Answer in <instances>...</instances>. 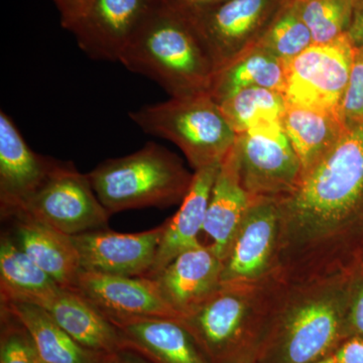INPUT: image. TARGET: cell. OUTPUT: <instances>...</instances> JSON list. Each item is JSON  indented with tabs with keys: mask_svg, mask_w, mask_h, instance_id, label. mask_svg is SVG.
Instances as JSON below:
<instances>
[{
	"mask_svg": "<svg viewBox=\"0 0 363 363\" xmlns=\"http://www.w3.org/2000/svg\"><path fill=\"white\" fill-rule=\"evenodd\" d=\"M354 50L345 33L328 44H313L286 62V104L340 116Z\"/></svg>",
	"mask_w": 363,
	"mask_h": 363,
	"instance_id": "obj_10",
	"label": "cell"
},
{
	"mask_svg": "<svg viewBox=\"0 0 363 363\" xmlns=\"http://www.w3.org/2000/svg\"><path fill=\"white\" fill-rule=\"evenodd\" d=\"M40 307L86 350L102 354L123 350L116 327L73 289L62 286Z\"/></svg>",
	"mask_w": 363,
	"mask_h": 363,
	"instance_id": "obj_20",
	"label": "cell"
},
{
	"mask_svg": "<svg viewBox=\"0 0 363 363\" xmlns=\"http://www.w3.org/2000/svg\"><path fill=\"white\" fill-rule=\"evenodd\" d=\"M350 272L286 281L255 363H316L333 355L346 339Z\"/></svg>",
	"mask_w": 363,
	"mask_h": 363,
	"instance_id": "obj_2",
	"label": "cell"
},
{
	"mask_svg": "<svg viewBox=\"0 0 363 363\" xmlns=\"http://www.w3.org/2000/svg\"><path fill=\"white\" fill-rule=\"evenodd\" d=\"M288 2L225 0L199 13L183 16L197 33L216 74L255 51Z\"/></svg>",
	"mask_w": 363,
	"mask_h": 363,
	"instance_id": "obj_7",
	"label": "cell"
},
{
	"mask_svg": "<svg viewBox=\"0 0 363 363\" xmlns=\"http://www.w3.org/2000/svg\"><path fill=\"white\" fill-rule=\"evenodd\" d=\"M58 9L61 25L67 30L85 13L92 0H52Z\"/></svg>",
	"mask_w": 363,
	"mask_h": 363,
	"instance_id": "obj_32",
	"label": "cell"
},
{
	"mask_svg": "<svg viewBox=\"0 0 363 363\" xmlns=\"http://www.w3.org/2000/svg\"><path fill=\"white\" fill-rule=\"evenodd\" d=\"M313 44L311 32L298 14L295 1L289 0L257 49L264 50L286 63Z\"/></svg>",
	"mask_w": 363,
	"mask_h": 363,
	"instance_id": "obj_28",
	"label": "cell"
},
{
	"mask_svg": "<svg viewBox=\"0 0 363 363\" xmlns=\"http://www.w3.org/2000/svg\"><path fill=\"white\" fill-rule=\"evenodd\" d=\"M225 0H162L164 6L182 16H191L199 13Z\"/></svg>",
	"mask_w": 363,
	"mask_h": 363,
	"instance_id": "obj_34",
	"label": "cell"
},
{
	"mask_svg": "<svg viewBox=\"0 0 363 363\" xmlns=\"http://www.w3.org/2000/svg\"><path fill=\"white\" fill-rule=\"evenodd\" d=\"M32 336L40 360L45 363H98L102 353L86 350L61 328L49 313L30 303H1Z\"/></svg>",
	"mask_w": 363,
	"mask_h": 363,
	"instance_id": "obj_23",
	"label": "cell"
},
{
	"mask_svg": "<svg viewBox=\"0 0 363 363\" xmlns=\"http://www.w3.org/2000/svg\"><path fill=\"white\" fill-rule=\"evenodd\" d=\"M241 186L252 199H284L302 181V166L281 121L255 124L233 147Z\"/></svg>",
	"mask_w": 363,
	"mask_h": 363,
	"instance_id": "obj_8",
	"label": "cell"
},
{
	"mask_svg": "<svg viewBox=\"0 0 363 363\" xmlns=\"http://www.w3.org/2000/svg\"><path fill=\"white\" fill-rule=\"evenodd\" d=\"M119 63L175 98L210 93L213 64L192 26L162 4L135 33Z\"/></svg>",
	"mask_w": 363,
	"mask_h": 363,
	"instance_id": "obj_4",
	"label": "cell"
},
{
	"mask_svg": "<svg viewBox=\"0 0 363 363\" xmlns=\"http://www.w3.org/2000/svg\"><path fill=\"white\" fill-rule=\"evenodd\" d=\"M340 117L346 128L363 121V47L354 50L350 83L341 104Z\"/></svg>",
	"mask_w": 363,
	"mask_h": 363,
	"instance_id": "obj_30",
	"label": "cell"
},
{
	"mask_svg": "<svg viewBox=\"0 0 363 363\" xmlns=\"http://www.w3.org/2000/svg\"><path fill=\"white\" fill-rule=\"evenodd\" d=\"M164 231V223L138 233L97 229L72 235L83 271L113 276L147 277Z\"/></svg>",
	"mask_w": 363,
	"mask_h": 363,
	"instance_id": "obj_14",
	"label": "cell"
},
{
	"mask_svg": "<svg viewBox=\"0 0 363 363\" xmlns=\"http://www.w3.org/2000/svg\"><path fill=\"white\" fill-rule=\"evenodd\" d=\"M109 214L138 208H166L187 195L194 173L180 157L156 143L121 157L100 162L87 174Z\"/></svg>",
	"mask_w": 363,
	"mask_h": 363,
	"instance_id": "obj_5",
	"label": "cell"
},
{
	"mask_svg": "<svg viewBox=\"0 0 363 363\" xmlns=\"http://www.w3.org/2000/svg\"><path fill=\"white\" fill-rule=\"evenodd\" d=\"M218 104L236 135L262 121H281L286 108L283 93L260 87L238 91Z\"/></svg>",
	"mask_w": 363,
	"mask_h": 363,
	"instance_id": "obj_26",
	"label": "cell"
},
{
	"mask_svg": "<svg viewBox=\"0 0 363 363\" xmlns=\"http://www.w3.org/2000/svg\"><path fill=\"white\" fill-rule=\"evenodd\" d=\"M359 262H363V255H362V259H360V260H359Z\"/></svg>",
	"mask_w": 363,
	"mask_h": 363,
	"instance_id": "obj_39",
	"label": "cell"
},
{
	"mask_svg": "<svg viewBox=\"0 0 363 363\" xmlns=\"http://www.w3.org/2000/svg\"><path fill=\"white\" fill-rule=\"evenodd\" d=\"M252 200L241 186L233 147L221 162L217 174L203 228V233H206L209 240L207 247L211 248L222 262L230 250Z\"/></svg>",
	"mask_w": 363,
	"mask_h": 363,
	"instance_id": "obj_19",
	"label": "cell"
},
{
	"mask_svg": "<svg viewBox=\"0 0 363 363\" xmlns=\"http://www.w3.org/2000/svg\"><path fill=\"white\" fill-rule=\"evenodd\" d=\"M316 363H335V362H334L333 355H330V357L324 358V359L320 360V362Z\"/></svg>",
	"mask_w": 363,
	"mask_h": 363,
	"instance_id": "obj_37",
	"label": "cell"
},
{
	"mask_svg": "<svg viewBox=\"0 0 363 363\" xmlns=\"http://www.w3.org/2000/svg\"><path fill=\"white\" fill-rule=\"evenodd\" d=\"M162 0H92L69 32L91 59L119 62Z\"/></svg>",
	"mask_w": 363,
	"mask_h": 363,
	"instance_id": "obj_12",
	"label": "cell"
},
{
	"mask_svg": "<svg viewBox=\"0 0 363 363\" xmlns=\"http://www.w3.org/2000/svg\"><path fill=\"white\" fill-rule=\"evenodd\" d=\"M250 87L267 88L281 93L286 89V66L264 50L257 49L215 74L210 94L217 104Z\"/></svg>",
	"mask_w": 363,
	"mask_h": 363,
	"instance_id": "obj_25",
	"label": "cell"
},
{
	"mask_svg": "<svg viewBox=\"0 0 363 363\" xmlns=\"http://www.w3.org/2000/svg\"><path fill=\"white\" fill-rule=\"evenodd\" d=\"M113 325L123 348L152 363H212L179 319L140 318Z\"/></svg>",
	"mask_w": 363,
	"mask_h": 363,
	"instance_id": "obj_16",
	"label": "cell"
},
{
	"mask_svg": "<svg viewBox=\"0 0 363 363\" xmlns=\"http://www.w3.org/2000/svg\"><path fill=\"white\" fill-rule=\"evenodd\" d=\"M13 218L18 247L59 286L73 288L83 269L72 236L30 217Z\"/></svg>",
	"mask_w": 363,
	"mask_h": 363,
	"instance_id": "obj_21",
	"label": "cell"
},
{
	"mask_svg": "<svg viewBox=\"0 0 363 363\" xmlns=\"http://www.w3.org/2000/svg\"><path fill=\"white\" fill-rule=\"evenodd\" d=\"M286 281L221 284L179 320L212 363H255Z\"/></svg>",
	"mask_w": 363,
	"mask_h": 363,
	"instance_id": "obj_3",
	"label": "cell"
},
{
	"mask_svg": "<svg viewBox=\"0 0 363 363\" xmlns=\"http://www.w3.org/2000/svg\"><path fill=\"white\" fill-rule=\"evenodd\" d=\"M220 166L221 164H214L194 172L192 184L180 209L164 222V234L147 274L149 278H156L182 252L201 245L199 234L204 228L210 196Z\"/></svg>",
	"mask_w": 363,
	"mask_h": 363,
	"instance_id": "obj_18",
	"label": "cell"
},
{
	"mask_svg": "<svg viewBox=\"0 0 363 363\" xmlns=\"http://www.w3.org/2000/svg\"><path fill=\"white\" fill-rule=\"evenodd\" d=\"M279 210L274 199H253L222 262L221 284L255 283L277 272Z\"/></svg>",
	"mask_w": 363,
	"mask_h": 363,
	"instance_id": "obj_11",
	"label": "cell"
},
{
	"mask_svg": "<svg viewBox=\"0 0 363 363\" xmlns=\"http://www.w3.org/2000/svg\"><path fill=\"white\" fill-rule=\"evenodd\" d=\"M98 363H152L135 351L123 348L116 352L102 354Z\"/></svg>",
	"mask_w": 363,
	"mask_h": 363,
	"instance_id": "obj_36",
	"label": "cell"
},
{
	"mask_svg": "<svg viewBox=\"0 0 363 363\" xmlns=\"http://www.w3.org/2000/svg\"><path fill=\"white\" fill-rule=\"evenodd\" d=\"M221 259L201 243L179 255L155 279L181 317L221 286Z\"/></svg>",
	"mask_w": 363,
	"mask_h": 363,
	"instance_id": "obj_17",
	"label": "cell"
},
{
	"mask_svg": "<svg viewBox=\"0 0 363 363\" xmlns=\"http://www.w3.org/2000/svg\"><path fill=\"white\" fill-rule=\"evenodd\" d=\"M333 357L335 363H363V338H346Z\"/></svg>",
	"mask_w": 363,
	"mask_h": 363,
	"instance_id": "obj_33",
	"label": "cell"
},
{
	"mask_svg": "<svg viewBox=\"0 0 363 363\" xmlns=\"http://www.w3.org/2000/svg\"><path fill=\"white\" fill-rule=\"evenodd\" d=\"M347 35L355 48L363 47V0H357Z\"/></svg>",
	"mask_w": 363,
	"mask_h": 363,
	"instance_id": "obj_35",
	"label": "cell"
},
{
	"mask_svg": "<svg viewBox=\"0 0 363 363\" xmlns=\"http://www.w3.org/2000/svg\"><path fill=\"white\" fill-rule=\"evenodd\" d=\"M281 124L300 160L303 177L330 152L347 130L336 114L288 104Z\"/></svg>",
	"mask_w": 363,
	"mask_h": 363,
	"instance_id": "obj_22",
	"label": "cell"
},
{
	"mask_svg": "<svg viewBox=\"0 0 363 363\" xmlns=\"http://www.w3.org/2000/svg\"><path fill=\"white\" fill-rule=\"evenodd\" d=\"M149 135L175 143L195 171L220 164L233 150L236 133L210 93L175 98L130 112Z\"/></svg>",
	"mask_w": 363,
	"mask_h": 363,
	"instance_id": "obj_6",
	"label": "cell"
},
{
	"mask_svg": "<svg viewBox=\"0 0 363 363\" xmlns=\"http://www.w3.org/2000/svg\"><path fill=\"white\" fill-rule=\"evenodd\" d=\"M35 363H45V362H43V360H40V358H38L37 362H35Z\"/></svg>",
	"mask_w": 363,
	"mask_h": 363,
	"instance_id": "obj_38",
	"label": "cell"
},
{
	"mask_svg": "<svg viewBox=\"0 0 363 363\" xmlns=\"http://www.w3.org/2000/svg\"><path fill=\"white\" fill-rule=\"evenodd\" d=\"M56 160L33 152L16 123L0 112V206L13 217L44 183Z\"/></svg>",
	"mask_w": 363,
	"mask_h": 363,
	"instance_id": "obj_15",
	"label": "cell"
},
{
	"mask_svg": "<svg viewBox=\"0 0 363 363\" xmlns=\"http://www.w3.org/2000/svg\"><path fill=\"white\" fill-rule=\"evenodd\" d=\"M277 272L290 283L350 272L363 255V121L278 201Z\"/></svg>",
	"mask_w": 363,
	"mask_h": 363,
	"instance_id": "obj_1",
	"label": "cell"
},
{
	"mask_svg": "<svg viewBox=\"0 0 363 363\" xmlns=\"http://www.w3.org/2000/svg\"><path fill=\"white\" fill-rule=\"evenodd\" d=\"M346 338H363V262L350 272L345 314Z\"/></svg>",
	"mask_w": 363,
	"mask_h": 363,
	"instance_id": "obj_31",
	"label": "cell"
},
{
	"mask_svg": "<svg viewBox=\"0 0 363 363\" xmlns=\"http://www.w3.org/2000/svg\"><path fill=\"white\" fill-rule=\"evenodd\" d=\"M59 286L28 257L16 241L2 236L0 243V295L1 303H30L42 306Z\"/></svg>",
	"mask_w": 363,
	"mask_h": 363,
	"instance_id": "obj_24",
	"label": "cell"
},
{
	"mask_svg": "<svg viewBox=\"0 0 363 363\" xmlns=\"http://www.w3.org/2000/svg\"><path fill=\"white\" fill-rule=\"evenodd\" d=\"M313 43L328 44L347 33L357 0H294Z\"/></svg>",
	"mask_w": 363,
	"mask_h": 363,
	"instance_id": "obj_27",
	"label": "cell"
},
{
	"mask_svg": "<svg viewBox=\"0 0 363 363\" xmlns=\"http://www.w3.org/2000/svg\"><path fill=\"white\" fill-rule=\"evenodd\" d=\"M38 358L37 348L26 327L1 308L0 363H35Z\"/></svg>",
	"mask_w": 363,
	"mask_h": 363,
	"instance_id": "obj_29",
	"label": "cell"
},
{
	"mask_svg": "<svg viewBox=\"0 0 363 363\" xmlns=\"http://www.w3.org/2000/svg\"><path fill=\"white\" fill-rule=\"evenodd\" d=\"M16 216L30 217L72 236L106 228L111 214L98 199L88 175L70 162L57 161L13 218Z\"/></svg>",
	"mask_w": 363,
	"mask_h": 363,
	"instance_id": "obj_9",
	"label": "cell"
},
{
	"mask_svg": "<svg viewBox=\"0 0 363 363\" xmlns=\"http://www.w3.org/2000/svg\"><path fill=\"white\" fill-rule=\"evenodd\" d=\"M73 290L85 298L112 324L140 318H174L155 279L81 272Z\"/></svg>",
	"mask_w": 363,
	"mask_h": 363,
	"instance_id": "obj_13",
	"label": "cell"
}]
</instances>
